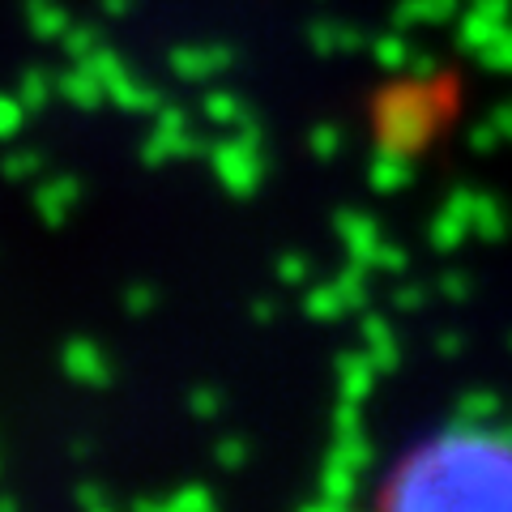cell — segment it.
Wrapping results in <instances>:
<instances>
[{"mask_svg": "<svg viewBox=\"0 0 512 512\" xmlns=\"http://www.w3.org/2000/svg\"><path fill=\"white\" fill-rule=\"evenodd\" d=\"M372 512H512V436L495 427L431 431L380 478Z\"/></svg>", "mask_w": 512, "mask_h": 512, "instance_id": "cell-1", "label": "cell"}]
</instances>
